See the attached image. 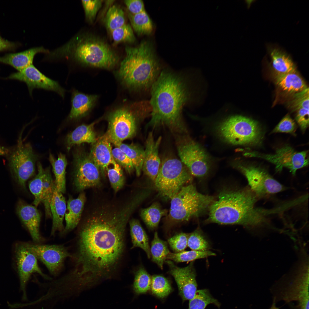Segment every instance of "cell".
<instances>
[{"instance_id":"cell-34","label":"cell","mask_w":309,"mask_h":309,"mask_svg":"<svg viewBox=\"0 0 309 309\" xmlns=\"http://www.w3.org/2000/svg\"><path fill=\"white\" fill-rule=\"evenodd\" d=\"M150 251L152 261L163 269V264L170 251L167 243L159 238L157 232L154 233L151 243Z\"/></svg>"},{"instance_id":"cell-13","label":"cell","mask_w":309,"mask_h":309,"mask_svg":"<svg viewBox=\"0 0 309 309\" xmlns=\"http://www.w3.org/2000/svg\"><path fill=\"white\" fill-rule=\"evenodd\" d=\"M307 154L306 151L298 152L290 146H286L277 149L273 154L252 152L246 153L245 155L262 159L273 163L277 172H280L286 168L295 175L298 169L308 164Z\"/></svg>"},{"instance_id":"cell-47","label":"cell","mask_w":309,"mask_h":309,"mask_svg":"<svg viewBox=\"0 0 309 309\" xmlns=\"http://www.w3.org/2000/svg\"><path fill=\"white\" fill-rule=\"evenodd\" d=\"M112 154L115 162L124 168L128 173H131L134 170L130 159L120 148L116 147L112 149Z\"/></svg>"},{"instance_id":"cell-4","label":"cell","mask_w":309,"mask_h":309,"mask_svg":"<svg viewBox=\"0 0 309 309\" xmlns=\"http://www.w3.org/2000/svg\"><path fill=\"white\" fill-rule=\"evenodd\" d=\"M125 51L126 55L118 71L121 79L132 88H151L161 72L160 64L151 43L143 41L136 47L126 46Z\"/></svg>"},{"instance_id":"cell-17","label":"cell","mask_w":309,"mask_h":309,"mask_svg":"<svg viewBox=\"0 0 309 309\" xmlns=\"http://www.w3.org/2000/svg\"><path fill=\"white\" fill-rule=\"evenodd\" d=\"M16 257L20 288L23 292V299L27 300L26 287L31 276L33 273L39 274L45 280L52 278L43 272L39 267L37 259L28 247L26 243L19 245L16 250Z\"/></svg>"},{"instance_id":"cell-19","label":"cell","mask_w":309,"mask_h":309,"mask_svg":"<svg viewBox=\"0 0 309 309\" xmlns=\"http://www.w3.org/2000/svg\"><path fill=\"white\" fill-rule=\"evenodd\" d=\"M16 210L17 215L28 230L33 241L35 243H40L43 240L39 232L41 215L36 207L19 199Z\"/></svg>"},{"instance_id":"cell-37","label":"cell","mask_w":309,"mask_h":309,"mask_svg":"<svg viewBox=\"0 0 309 309\" xmlns=\"http://www.w3.org/2000/svg\"><path fill=\"white\" fill-rule=\"evenodd\" d=\"M54 181H53L50 168L45 169L43 178V187L42 202L45 208L47 217H52L50 204L54 191Z\"/></svg>"},{"instance_id":"cell-25","label":"cell","mask_w":309,"mask_h":309,"mask_svg":"<svg viewBox=\"0 0 309 309\" xmlns=\"http://www.w3.org/2000/svg\"><path fill=\"white\" fill-rule=\"evenodd\" d=\"M42 47L29 49L21 52L9 54L0 57V62L11 65L20 71L32 64L35 55L39 53L48 52Z\"/></svg>"},{"instance_id":"cell-53","label":"cell","mask_w":309,"mask_h":309,"mask_svg":"<svg viewBox=\"0 0 309 309\" xmlns=\"http://www.w3.org/2000/svg\"><path fill=\"white\" fill-rule=\"evenodd\" d=\"M276 302L274 300H273V303L269 309H279V308L277 307L276 306Z\"/></svg>"},{"instance_id":"cell-3","label":"cell","mask_w":309,"mask_h":309,"mask_svg":"<svg viewBox=\"0 0 309 309\" xmlns=\"http://www.w3.org/2000/svg\"><path fill=\"white\" fill-rule=\"evenodd\" d=\"M257 196L248 189L222 190L210 206L206 222L245 226L261 224L266 221V212L256 207Z\"/></svg>"},{"instance_id":"cell-20","label":"cell","mask_w":309,"mask_h":309,"mask_svg":"<svg viewBox=\"0 0 309 309\" xmlns=\"http://www.w3.org/2000/svg\"><path fill=\"white\" fill-rule=\"evenodd\" d=\"M161 140L162 137L160 136L155 140L152 132L151 131L148 133L146 142L142 170L154 182L161 164L159 148Z\"/></svg>"},{"instance_id":"cell-7","label":"cell","mask_w":309,"mask_h":309,"mask_svg":"<svg viewBox=\"0 0 309 309\" xmlns=\"http://www.w3.org/2000/svg\"><path fill=\"white\" fill-rule=\"evenodd\" d=\"M214 200L213 196L198 192L193 185H185L171 199L170 218L176 222L188 221L209 209Z\"/></svg>"},{"instance_id":"cell-35","label":"cell","mask_w":309,"mask_h":309,"mask_svg":"<svg viewBox=\"0 0 309 309\" xmlns=\"http://www.w3.org/2000/svg\"><path fill=\"white\" fill-rule=\"evenodd\" d=\"M104 21L106 29L110 32L126 23L124 12L118 6L112 5L108 9Z\"/></svg>"},{"instance_id":"cell-1","label":"cell","mask_w":309,"mask_h":309,"mask_svg":"<svg viewBox=\"0 0 309 309\" xmlns=\"http://www.w3.org/2000/svg\"><path fill=\"white\" fill-rule=\"evenodd\" d=\"M134 209L130 204H102L82 224L70 253L71 267L62 276L81 292L112 278L124 255L125 233Z\"/></svg>"},{"instance_id":"cell-40","label":"cell","mask_w":309,"mask_h":309,"mask_svg":"<svg viewBox=\"0 0 309 309\" xmlns=\"http://www.w3.org/2000/svg\"><path fill=\"white\" fill-rule=\"evenodd\" d=\"M215 255L214 253L208 250L203 251L194 250L183 251L177 253L170 252L167 256V259L176 262H180L193 261L196 259Z\"/></svg>"},{"instance_id":"cell-10","label":"cell","mask_w":309,"mask_h":309,"mask_svg":"<svg viewBox=\"0 0 309 309\" xmlns=\"http://www.w3.org/2000/svg\"><path fill=\"white\" fill-rule=\"evenodd\" d=\"M146 108L141 102L137 103L134 111L122 108L113 112L109 117L108 130L105 134L110 142L115 144L134 135L136 131L135 114Z\"/></svg>"},{"instance_id":"cell-44","label":"cell","mask_w":309,"mask_h":309,"mask_svg":"<svg viewBox=\"0 0 309 309\" xmlns=\"http://www.w3.org/2000/svg\"><path fill=\"white\" fill-rule=\"evenodd\" d=\"M112 168L106 169L111 186L115 192H117L124 186L125 178L121 167L116 163Z\"/></svg>"},{"instance_id":"cell-26","label":"cell","mask_w":309,"mask_h":309,"mask_svg":"<svg viewBox=\"0 0 309 309\" xmlns=\"http://www.w3.org/2000/svg\"><path fill=\"white\" fill-rule=\"evenodd\" d=\"M95 124L94 122L80 125L67 135L65 143L68 151L75 145L84 142L93 144L96 141L94 128Z\"/></svg>"},{"instance_id":"cell-24","label":"cell","mask_w":309,"mask_h":309,"mask_svg":"<svg viewBox=\"0 0 309 309\" xmlns=\"http://www.w3.org/2000/svg\"><path fill=\"white\" fill-rule=\"evenodd\" d=\"M97 98L94 95H88L74 90L71 99V108L68 116L70 120H76L86 115L93 107Z\"/></svg>"},{"instance_id":"cell-16","label":"cell","mask_w":309,"mask_h":309,"mask_svg":"<svg viewBox=\"0 0 309 309\" xmlns=\"http://www.w3.org/2000/svg\"><path fill=\"white\" fill-rule=\"evenodd\" d=\"M7 79L16 80L25 82L30 94L35 88H40L56 92L64 97L65 90L57 81L47 77L33 64L22 70L11 74Z\"/></svg>"},{"instance_id":"cell-46","label":"cell","mask_w":309,"mask_h":309,"mask_svg":"<svg viewBox=\"0 0 309 309\" xmlns=\"http://www.w3.org/2000/svg\"><path fill=\"white\" fill-rule=\"evenodd\" d=\"M81 1L86 19L89 22H92L102 7L103 1L82 0Z\"/></svg>"},{"instance_id":"cell-32","label":"cell","mask_w":309,"mask_h":309,"mask_svg":"<svg viewBox=\"0 0 309 309\" xmlns=\"http://www.w3.org/2000/svg\"><path fill=\"white\" fill-rule=\"evenodd\" d=\"M128 16L132 27L138 35H149L152 32L153 24L145 10L135 15L128 12Z\"/></svg>"},{"instance_id":"cell-28","label":"cell","mask_w":309,"mask_h":309,"mask_svg":"<svg viewBox=\"0 0 309 309\" xmlns=\"http://www.w3.org/2000/svg\"><path fill=\"white\" fill-rule=\"evenodd\" d=\"M272 66L276 73H296L295 64L290 56L278 48L270 47L268 49Z\"/></svg>"},{"instance_id":"cell-49","label":"cell","mask_w":309,"mask_h":309,"mask_svg":"<svg viewBox=\"0 0 309 309\" xmlns=\"http://www.w3.org/2000/svg\"><path fill=\"white\" fill-rule=\"evenodd\" d=\"M296 128L295 122L289 115H287L281 120L273 130L272 132L294 133Z\"/></svg>"},{"instance_id":"cell-11","label":"cell","mask_w":309,"mask_h":309,"mask_svg":"<svg viewBox=\"0 0 309 309\" xmlns=\"http://www.w3.org/2000/svg\"><path fill=\"white\" fill-rule=\"evenodd\" d=\"M176 142L181 161L192 175L199 177L206 175L209 169V159L201 146L185 135L178 137Z\"/></svg>"},{"instance_id":"cell-30","label":"cell","mask_w":309,"mask_h":309,"mask_svg":"<svg viewBox=\"0 0 309 309\" xmlns=\"http://www.w3.org/2000/svg\"><path fill=\"white\" fill-rule=\"evenodd\" d=\"M130 233L132 246V248L139 247L146 253L148 258L151 256L148 236L139 221L132 219L129 221Z\"/></svg>"},{"instance_id":"cell-31","label":"cell","mask_w":309,"mask_h":309,"mask_svg":"<svg viewBox=\"0 0 309 309\" xmlns=\"http://www.w3.org/2000/svg\"><path fill=\"white\" fill-rule=\"evenodd\" d=\"M121 149L131 160L136 175L139 176L142 170L144 157V150L134 144H127L122 142L114 144Z\"/></svg>"},{"instance_id":"cell-27","label":"cell","mask_w":309,"mask_h":309,"mask_svg":"<svg viewBox=\"0 0 309 309\" xmlns=\"http://www.w3.org/2000/svg\"><path fill=\"white\" fill-rule=\"evenodd\" d=\"M275 79L277 85L283 91L294 94L308 88L302 78L296 73L276 74Z\"/></svg>"},{"instance_id":"cell-6","label":"cell","mask_w":309,"mask_h":309,"mask_svg":"<svg viewBox=\"0 0 309 309\" xmlns=\"http://www.w3.org/2000/svg\"><path fill=\"white\" fill-rule=\"evenodd\" d=\"M217 130L225 141L233 145H257L263 137V130L256 121L240 115L227 117L219 124Z\"/></svg>"},{"instance_id":"cell-52","label":"cell","mask_w":309,"mask_h":309,"mask_svg":"<svg viewBox=\"0 0 309 309\" xmlns=\"http://www.w3.org/2000/svg\"><path fill=\"white\" fill-rule=\"evenodd\" d=\"M10 149L0 145V156H7Z\"/></svg>"},{"instance_id":"cell-15","label":"cell","mask_w":309,"mask_h":309,"mask_svg":"<svg viewBox=\"0 0 309 309\" xmlns=\"http://www.w3.org/2000/svg\"><path fill=\"white\" fill-rule=\"evenodd\" d=\"M238 168L247 179L251 189L257 195L275 194L284 189L281 184L261 168L243 165Z\"/></svg>"},{"instance_id":"cell-12","label":"cell","mask_w":309,"mask_h":309,"mask_svg":"<svg viewBox=\"0 0 309 309\" xmlns=\"http://www.w3.org/2000/svg\"><path fill=\"white\" fill-rule=\"evenodd\" d=\"M73 183L76 190L82 192L101 185L100 170L90 154L76 148L73 152Z\"/></svg>"},{"instance_id":"cell-36","label":"cell","mask_w":309,"mask_h":309,"mask_svg":"<svg viewBox=\"0 0 309 309\" xmlns=\"http://www.w3.org/2000/svg\"><path fill=\"white\" fill-rule=\"evenodd\" d=\"M152 276L143 267L135 273L132 291L135 296L146 294L150 289Z\"/></svg>"},{"instance_id":"cell-48","label":"cell","mask_w":309,"mask_h":309,"mask_svg":"<svg viewBox=\"0 0 309 309\" xmlns=\"http://www.w3.org/2000/svg\"><path fill=\"white\" fill-rule=\"evenodd\" d=\"M189 234L181 232L169 239L168 242L175 253L184 251L187 246Z\"/></svg>"},{"instance_id":"cell-21","label":"cell","mask_w":309,"mask_h":309,"mask_svg":"<svg viewBox=\"0 0 309 309\" xmlns=\"http://www.w3.org/2000/svg\"><path fill=\"white\" fill-rule=\"evenodd\" d=\"M110 143L104 134L92 144L89 154L103 175L110 165L116 163L112 156Z\"/></svg>"},{"instance_id":"cell-42","label":"cell","mask_w":309,"mask_h":309,"mask_svg":"<svg viewBox=\"0 0 309 309\" xmlns=\"http://www.w3.org/2000/svg\"><path fill=\"white\" fill-rule=\"evenodd\" d=\"M110 33L114 42L116 43L121 42L132 43L136 40L133 29L129 24L126 23Z\"/></svg>"},{"instance_id":"cell-41","label":"cell","mask_w":309,"mask_h":309,"mask_svg":"<svg viewBox=\"0 0 309 309\" xmlns=\"http://www.w3.org/2000/svg\"><path fill=\"white\" fill-rule=\"evenodd\" d=\"M38 173L34 178L29 183V188L34 197L33 204L37 207L42 202L43 187V178L44 173V169L41 164H37Z\"/></svg>"},{"instance_id":"cell-14","label":"cell","mask_w":309,"mask_h":309,"mask_svg":"<svg viewBox=\"0 0 309 309\" xmlns=\"http://www.w3.org/2000/svg\"><path fill=\"white\" fill-rule=\"evenodd\" d=\"M37 259L46 266L51 275L57 276L62 271L64 261L71 254L68 248L62 245L26 243Z\"/></svg>"},{"instance_id":"cell-33","label":"cell","mask_w":309,"mask_h":309,"mask_svg":"<svg viewBox=\"0 0 309 309\" xmlns=\"http://www.w3.org/2000/svg\"><path fill=\"white\" fill-rule=\"evenodd\" d=\"M167 212L159 203L154 202L148 207L141 209L140 216L147 226L153 229L157 227L161 218L166 215Z\"/></svg>"},{"instance_id":"cell-43","label":"cell","mask_w":309,"mask_h":309,"mask_svg":"<svg viewBox=\"0 0 309 309\" xmlns=\"http://www.w3.org/2000/svg\"><path fill=\"white\" fill-rule=\"evenodd\" d=\"M187 246L192 250L201 251L207 250L209 247L208 241L199 228L189 234Z\"/></svg>"},{"instance_id":"cell-9","label":"cell","mask_w":309,"mask_h":309,"mask_svg":"<svg viewBox=\"0 0 309 309\" xmlns=\"http://www.w3.org/2000/svg\"><path fill=\"white\" fill-rule=\"evenodd\" d=\"M11 172L18 185L25 190L27 181L35 172L38 156L29 143H23L20 136L18 143L7 156Z\"/></svg>"},{"instance_id":"cell-8","label":"cell","mask_w":309,"mask_h":309,"mask_svg":"<svg viewBox=\"0 0 309 309\" xmlns=\"http://www.w3.org/2000/svg\"><path fill=\"white\" fill-rule=\"evenodd\" d=\"M192 180V175L181 161L173 157L164 159L154 181L159 194L171 199L185 184Z\"/></svg>"},{"instance_id":"cell-29","label":"cell","mask_w":309,"mask_h":309,"mask_svg":"<svg viewBox=\"0 0 309 309\" xmlns=\"http://www.w3.org/2000/svg\"><path fill=\"white\" fill-rule=\"evenodd\" d=\"M49 161L52 167L55 177V183L58 190L64 193L66 191V169L67 162L66 156L60 153L57 159L50 153Z\"/></svg>"},{"instance_id":"cell-39","label":"cell","mask_w":309,"mask_h":309,"mask_svg":"<svg viewBox=\"0 0 309 309\" xmlns=\"http://www.w3.org/2000/svg\"><path fill=\"white\" fill-rule=\"evenodd\" d=\"M150 290L153 295L161 299L167 297L173 290L169 281L160 275H154L152 276Z\"/></svg>"},{"instance_id":"cell-22","label":"cell","mask_w":309,"mask_h":309,"mask_svg":"<svg viewBox=\"0 0 309 309\" xmlns=\"http://www.w3.org/2000/svg\"><path fill=\"white\" fill-rule=\"evenodd\" d=\"M66 203L62 193L57 189L54 181L53 195L50 207L52 224L51 235L54 236L58 231L63 232L64 228L63 224L66 209Z\"/></svg>"},{"instance_id":"cell-45","label":"cell","mask_w":309,"mask_h":309,"mask_svg":"<svg viewBox=\"0 0 309 309\" xmlns=\"http://www.w3.org/2000/svg\"><path fill=\"white\" fill-rule=\"evenodd\" d=\"M290 108L295 112L304 109H309V88L294 94L289 103Z\"/></svg>"},{"instance_id":"cell-51","label":"cell","mask_w":309,"mask_h":309,"mask_svg":"<svg viewBox=\"0 0 309 309\" xmlns=\"http://www.w3.org/2000/svg\"><path fill=\"white\" fill-rule=\"evenodd\" d=\"M14 44L3 38L0 35V51L13 48Z\"/></svg>"},{"instance_id":"cell-23","label":"cell","mask_w":309,"mask_h":309,"mask_svg":"<svg viewBox=\"0 0 309 309\" xmlns=\"http://www.w3.org/2000/svg\"><path fill=\"white\" fill-rule=\"evenodd\" d=\"M86 200L85 195L83 191L76 198L69 197L65 215L66 226L62 233L71 231L78 225L81 219Z\"/></svg>"},{"instance_id":"cell-18","label":"cell","mask_w":309,"mask_h":309,"mask_svg":"<svg viewBox=\"0 0 309 309\" xmlns=\"http://www.w3.org/2000/svg\"><path fill=\"white\" fill-rule=\"evenodd\" d=\"M169 266V273L174 278L177 285L179 294L183 302L190 300L195 296L197 285L196 274L192 262L187 266L180 268L171 260L165 261Z\"/></svg>"},{"instance_id":"cell-38","label":"cell","mask_w":309,"mask_h":309,"mask_svg":"<svg viewBox=\"0 0 309 309\" xmlns=\"http://www.w3.org/2000/svg\"><path fill=\"white\" fill-rule=\"evenodd\" d=\"M213 304L219 308L220 304L213 298L208 289L197 290L194 297L189 300L188 309H205L207 305Z\"/></svg>"},{"instance_id":"cell-50","label":"cell","mask_w":309,"mask_h":309,"mask_svg":"<svg viewBox=\"0 0 309 309\" xmlns=\"http://www.w3.org/2000/svg\"><path fill=\"white\" fill-rule=\"evenodd\" d=\"M124 3L129 13L135 15L145 10L143 2L141 0H126Z\"/></svg>"},{"instance_id":"cell-2","label":"cell","mask_w":309,"mask_h":309,"mask_svg":"<svg viewBox=\"0 0 309 309\" xmlns=\"http://www.w3.org/2000/svg\"><path fill=\"white\" fill-rule=\"evenodd\" d=\"M190 96L186 82L181 76L166 70L161 72L151 87V118L147 126L165 125L175 132H186L182 113Z\"/></svg>"},{"instance_id":"cell-5","label":"cell","mask_w":309,"mask_h":309,"mask_svg":"<svg viewBox=\"0 0 309 309\" xmlns=\"http://www.w3.org/2000/svg\"><path fill=\"white\" fill-rule=\"evenodd\" d=\"M53 55L68 57L84 65L107 69L114 66L119 60L116 53L106 42L88 34L74 37Z\"/></svg>"}]
</instances>
